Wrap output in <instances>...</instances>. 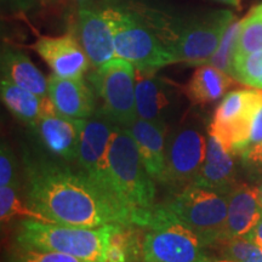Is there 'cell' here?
Segmentation results:
<instances>
[{"instance_id": "cell-1", "label": "cell", "mask_w": 262, "mask_h": 262, "mask_svg": "<svg viewBox=\"0 0 262 262\" xmlns=\"http://www.w3.org/2000/svg\"><path fill=\"white\" fill-rule=\"evenodd\" d=\"M27 204L52 224L85 228L134 225L130 211L108 198L83 171L50 159L28 162Z\"/></svg>"}, {"instance_id": "cell-2", "label": "cell", "mask_w": 262, "mask_h": 262, "mask_svg": "<svg viewBox=\"0 0 262 262\" xmlns=\"http://www.w3.org/2000/svg\"><path fill=\"white\" fill-rule=\"evenodd\" d=\"M108 171L116 199L131 212L134 225L145 227L156 208V181L147 172L129 129L117 126L114 130Z\"/></svg>"}, {"instance_id": "cell-3", "label": "cell", "mask_w": 262, "mask_h": 262, "mask_svg": "<svg viewBox=\"0 0 262 262\" xmlns=\"http://www.w3.org/2000/svg\"><path fill=\"white\" fill-rule=\"evenodd\" d=\"M116 225L85 228L29 219L19 225L16 242L19 248L57 251L86 262H107L108 241Z\"/></svg>"}, {"instance_id": "cell-4", "label": "cell", "mask_w": 262, "mask_h": 262, "mask_svg": "<svg viewBox=\"0 0 262 262\" xmlns=\"http://www.w3.org/2000/svg\"><path fill=\"white\" fill-rule=\"evenodd\" d=\"M235 19L229 10H215L185 19L164 24L156 32L176 62L191 66L208 63Z\"/></svg>"}, {"instance_id": "cell-5", "label": "cell", "mask_w": 262, "mask_h": 262, "mask_svg": "<svg viewBox=\"0 0 262 262\" xmlns=\"http://www.w3.org/2000/svg\"><path fill=\"white\" fill-rule=\"evenodd\" d=\"M102 11L112 28L116 57L130 62L137 71L156 72L175 63L171 52L145 19L117 8Z\"/></svg>"}, {"instance_id": "cell-6", "label": "cell", "mask_w": 262, "mask_h": 262, "mask_svg": "<svg viewBox=\"0 0 262 262\" xmlns=\"http://www.w3.org/2000/svg\"><path fill=\"white\" fill-rule=\"evenodd\" d=\"M145 227L148 231L142 241L143 262H203L206 258L202 238L163 206H156Z\"/></svg>"}, {"instance_id": "cell-7", "label": "cell", "mask_w": 262, "mask_h": 262, "mask_svg": "<svg viewBox=\"0 0 262 262\" xmlns=\"http://www.w3.org/2000/svg\"><path fill=\"white\" fill-rule=\"evenodd\" d=\"M163 208L170 216L194 231L205 245L221 243L228 209V201L221 193L192 183L183 187Z\"/></svg>"}, {"instance_id": "cell-8", "label": "cell", "mask_w": 262, "mask_h": 262, "mask_svg": "<svg viewBox=\"0 0 262 262\" xmlns=\"http://www.w3.org/2000/svg\"><path fill=\"white\" fill-rule=\"evenodd\" d=\"M91 81L102 98V113L119 127L139 119L136 111V70L130 62L114 57L95 68Z\"/></svg>"}, {"instance_id": "cell-9", "label": "cell", "mask_w": 262, "mask_h": 262, "mask_svg": "<svg viewBox=\"0 0 262 262\" xmlns=\"http://www.w3.org/2000/svg\"><path fill=\"white\" fill-rule=\"evenodd\" d=\"M262 106L261 89H239L228 93L216 108L209 134L232 155H243L248 148L254 118Z\"/></svg>"}, {"instance_id": "cell-10", "label": "cell", "mask_w": 262, "mask_h": 262, "mask_svg": "<svg viewBox=\"0 0 262 262\" xmlns=\"http://www.w3.org/2000/svg\"><path fill=\"white\" fill-rule=\"evenodd\" d=\"M116 127V124L111 122L102 111L94 117L88 118L81 133L77 162L81 171L96 185V187L108 198L122 205L114 196L108 171V149Z\"/></svg>"}, {"instance_id": "cell-11", "label": "cell", "mask_w": 262, "mask_h": 262, "mask_svg": "<svg viewBox=\"0 0 262 262\" xmlns=\"http://www.w3.org/2000/svg\"><path fill=\"white\" fill-rule=\"evenodd\" d=\"M206 142L194 126H181L172 131L166 142V170L164 183L188 186L194 182L206 157Z\"/></svg>"}, {"instance_id": "cell-12", "label": "cell", "mask_w": 262, "mask_h": 262, "mask_svg": "<svg viewBox=\"0 0 262 262\" xmlns=\"http://www.w3.org/2000/svg\"><path fill=\"white\" fill-rule=\"evenodd\" d=\"M85 123L86 119H73L62 116L47 96L42 112L33 129L37 131L42 145L52 155L67 162H74L78 159Z\"/></svg>"}, {"instance_id": "cell-13", "label": "cell", "mask_w": 262, "mask_h": 262, "mask_svg": "<svg viewBox=\"0 0 262 262\" xmlns=\"http://www.w3.org/2000/svg\"><path fill=\"white\" fill-rule=\"evenodd\" d=\"M179 108V94L171 83L152 71L136 70V111L141 119L168 126Z\"/></svg>"}, {"instance_id": "cell-14", "label": "cell", "mask_w": 262, "mask_h": 262, "mask_svg": "<svg viewBox=\"0 0 262 262\" xmlns=\"http://www.w3.org/2000/svg\"><path fill=\"white\" fill-rule=\"evenodd\" d=\"M33 49L58 77L80 79L89 70L90 60L78 39L72 34L41 37Z\"/></svg>"}, {"instance_id": "cell-15", "label": "cell", "mask_w": 262, "mask_h": 262, "mask_svg": "<svg viewBox=\"0 0 262 262\" xmlns=\"http://www.w3.org/2000/svg\"><path fill=\"white\" fill-rule=\"evenodd\" d=\"M77 33L78 41L95 68L116 57L113 32L103 11L81 8L77 17Z\"/></svg>"}, {"instance_id": "cell-16", "label": "cell", "mask_w": 262, "mask_h": 262, "mask_svg": "<svg viewBox=\"0 0 262 262\" xmlns=\"http://www.w3.org/2000/svg\"><path fill=\"white\" fill-rule=\"evenodd\" d=\"M227 221L221 243L247 237L262 217L260 189L248 185L237 186L228 194Z\"/></svg>"}, {"instance_id": "cell-17", "label": "cell", "mask_w": 262, "mask_h": 262, "mask_svg": "<svg viewBox=\"0 0 262 262\" xmlns=\"http://www.w3.org/2000/svg\"><path fill=\"white\" fill-rule=\"evenodd\" d=\"M48 96L57 112L64 117L88 119L94 114V94L81 78L70 79L51 74L48 78Z\"/></svg>"}, {"instance_id": "cell-18", "label": "cell", "mask_w": 262, "mask_h": 262, "mask_svg": "<svg viewBox=\"0 0 262 262\" xmlns=\"http://www.w3.org/2000/svg\"><path fill=\"white\" fill-rule=\"evenodd\" d=\"M129 130L147 172L155 181L164 183L166 170V127L139 118Z\"/></svg>"}, {"instance_id": "cell-19", "label": "cell", "mask_w": 262, "mask_h": 262, "mask_svg": "<svg viewBox=\"0 0 262 262\" xmlns=\"http://www.w3.org/2000/svg\"><path fill=\"white\" fill-rule=\"evenodd\" d=\"M234 182L233 155L220 142L217 137L209 134L206 157L201 171L193 185L217 193L231 192Z\"/></svg>"}, {"instance_id": "cell-20", "label": "cell", "mask_w": 262, "mask_h": 262, "mask_svg": "<svg viewBox=\"0 0 262 262\" xmlns=\"http://www.w3.org/2000/svg\"><path fill=\"white\" fill-rule=\"evenodd\" d=\"M0 66L2 79L40 97L48 96V79L25 52L5 45L2 48Z\"/></svg>"}, {"instance_id": "cell-21", "label": "cell", "mask_w": 262, "mask_h": 262, "mask_svg": "<svg viewBox=\"0 0 262 262\" xmlns=\"http://www.w3.org/2000/svg\"><path fill=\"white\" fill-rule=\"evenodd\" d=\"M234 78L211 64H202L194 71L183 89L193 104L205 106L220 100L234 84Z\"/></svg>"}, {"instance_id": "cell-22", "label": "cell", "mask_w": 262, "mask_h": 262, "mask_svg": "<svg viewBox=\"0 0 262 262\" xmlns=\"http://www.w3.org/2000/svg\"><path fill=\"white\" fill-rule=\"evenodd\" d=\"M0 96L5 107L18 120L31 127L35 126L44 108L45 97L38 96L4 79L0 83Z\"/></svg>"}, {"instance_id": "cell-23", "label": "cell", "mask_w": 262, "mask_h": 262, "mask_svg": "<svg viewBox=\"0 0 262 262\" xmlns=\"http://www.w3.org/2000/svg\"><path fill=\"white\" fill-rule=\"evenodd\" d=\"M136 225H116L110 235L107 262H135L142 255V243Z\"/></svg>"}, {"instance_id": "cell-24", "label": "cell", "mask_w": 262, "mask_h": 262, "mask_svg": "<svg viewBox=\"0 0 262 262\" xmlns=\"http://www.w3.org/2000/svg\"><path fill=\"white\" fill-rule=\"evenodd\" d=\"M258 50H262V14L253 9L242 19L234 60Z\"/></svg>"}, {"instance_id": "cell-25", "label": "cell", "mask_w": 262, "mask_h": 262, "mask_svg": "<svg viewBox=\"0 0 262 262\" xmlns=\"http://www.w3.org/2000/svg\"><path fill=\"white\" fill-rule=\"evenodd\" d=\"M242 19L238 21L237 18L232 22L229 26L227 32L225 33L224 38L219 45L217 50L214 54V56L208 62L209 64L214 66L219 70L224 71L233 77V64H234V56H235V48H237V41L239 33H241Z\"/></svg>"}, {"instance_id": "cell-26", "label": "cell", "mask_w": 262, "mask_h": 262, "mask_svg": "<svg viewBox=\"0 0 262 262\" xmlns=\"http://www.w3.org/2000/svg\"><path fill=\"white\" fill-rule=\"evenodd\" d=\"M16 216H25L32 220H39L49 222L44 216L29 206L22 203L21 198L17 194V187H0V220L2 224L9 222Z\"/></svg>"}, {"instance_id": "cell-27", "label": "cell", "mask_w": 262, "mask_h": 262, "mask_svg": "<svg viewBox=\"0 0 262 262\" xmlns=\"http://www.w3.org/2000/svg\"><path fill=\"white\" fill-rule=\"evenodd\" d=\"M233 78L247 86L262 90V50L235 58Z\"/></svg>"}, {"instance_id": "cell-28", "label": "cell", "mask_w": 262, "mask_h": 262, "mask_svg": "<svg viewBox=\"0 0 262 262\" xmlns=\"http://www.w3.org/2000/svg\"><path fill=\"white\" fill-rule=\"evenodd\" d=\"M222 255L237 262H262V249L248 238H234L221 243Z\"/></svg>"}, {"instance_id": "cell-29", "label": "cell", "mask_w": 262, "mask_h": 262, "mask_svg": "<svg viewBox=\"0 0 262 262\" xmlns=\"http://www.w3.org/2000/svg\"><path fill=\"white\" fill-rule=\"evenodd\" d=\"M14 262H86L71 255L57 253V251L38 250V249H25L19 250L14 256Z\"/></svg>"}, {"instance_id": "cell-30", "label": "cell", "mask_w": 262, "mask_h": 262, "mask_svg": "<svg viewBox=\"0 0 262 262\" xmlns=\"http://www.w3.org/2000/svg\"><path fill=\"white\" fill-rule=\"evenodd\" d=\"M17 187L15 155L8 143L3 141L0 148V187Z\"/></svg>"}, {"instance_id": "cell-31", "label": "cell", "mask_w": 262, "mask_h": 262, "mask_svg": "<svg viewBox=\"0 0 262 262\" xmlns=\"http://www.w3.org/2000/svg\"><path fill=\"white\" fill-rule=\"evenodd\" d=\"M41 2L42 0H2V5L6 11L14 12V14H17V12L26 14L37 8Z\"/></svg>"}, {"instance_id": "cell-32", "label": "cell", "mask_w": 262, "mask_h": 262, "mask_svg": "<svg viewBox=\"0 0 262 262\" xmlns=\"http://www.w3.org/2000/svg\"><path fill=\"white\" fill-rule=\"evenodd\" d=\"M260 143H262V106L260 107V110L257 111L256 116L254 118V123H253V127H251L250 137H249L247 150L254 148V147L260 145ZM247 150H245V152H247Z\"/></svg>"}, {"instance_id": "cell-33", "label": "cell", "mask_w": 262, "mask_h": 262, "mask_svg": "<svg viewBox=\"0 0 262 262\" xmlns=\"http://www.w3.org/2000/svg\"><path fill=\"white\" fill-rule=\"evenodd\" d=\"M244 162L249 164H255V165H262V143L257 145L254 148L247 150L243 156Z\"/></svg>"}, {"instance_id": "cell-34", "label": "cell", "mask_w": 262, "mask_h": 262, "mask_svg": "<svg viewBox=\"0 0 262 262\" xmlns=\"http://www.w3.org/2000/svg\"><path fill=\"white\" fill-rule=\"evenodd\" d=\"M244 238H248L249 241H251L253 243L256 244L257 247H260L262 249V217L261 220L258 221V224L255 226L253 231Z\"/></svg>"}, {"instance_id": "cell-35", "label": "cell", "mask_w": 262, "mask_h": 262, "mask_svg": "<svg viewBox=\"0 0 262 262\" xmlns=\"http://www.w3.org/2000/svg\"><path fill=\"white\" fill-rule=\"evenodd\" d=\"M216 2H220L222 4L233 6V8H241L242 0H216Z\"/></svg>"}, {"instance_id": "cell-36", "label": "cell", "mask_w": 262, "mask_h": 262, "mask_svg": "<svg viewBox=\"0 0 262 262\" xmlns=\"http://www.w3.org/2000/svg\"><path fill=\"white\" fill-rule=\"evenodd\" d=\"M203 262H237V261H233V260H229V258H220V260H212V258H209L206 257L204 261Z\"/></svg>"}, {"instance_id": "cell-37", "label": "cell", "mask_w": 262, "mask_h": 262, "mask_svg": "<svg viewBox=\"0 0 262 262\" xmlns=\"http://www.w3.org/2000/svg\"><path fill=\"white\" fill-rule=\"evenodd\" d=\"M254 10H256V11H258V12H261V14H262V4H260V5H257V6H255V8H254Z\"/></svg>"}, {"instance_id": "cell-38", "label": "cell", "mask_w": 262, "mask_h": 262, "mask_svg": "<svg viewBox=\"0 0 262 262\" xmlns=\"http://www.w3.org/2000/svg\"><path fill=\"white\" fill-rule=\"evenodd\" d=\"M258 189H260V203H261V206H262V185L258 187Z\"/></svg>"}]
</instances>
